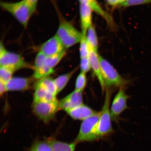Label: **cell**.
<instances>
[{
	"mask_svg": "<svg viewBox=\"0 0 151 151\" xmlns=\"http://www.w3.org/2000/svg\"><path fill=\"white\" fill-rule=\"evenodd\" d=\"M99 61L101 74L106 88H109L111 87L124 88L128 83V81L121 76L107 60L99 55Z\"/></svg>",
	"mask_w": 151,
	"mask_h": 151,
	"instance_id": "1",
	"label": "cell"
},
{
	"mask_svg": "<svg viewBox=\"0 0 151 151\" xmlns=\"http://www.w3.org/2000/svg\"><path fill=\"white\" fill-rule=\"evenodd\" d=\"M4 9L12 15L24 26L27 27L28 22L35 9L32 8L23 0L17 3H1Z\"/></svg>",
	"mask_w": 151,
	"mask_h": 151,
	"instance_id": "2",
	"label": "cell"
},
{
	"mask_svg": "<svg viewBox=\"0 0 151 151\" xmlns=\"http://www.w3.org/2000/svg\"><path fill=\"white\" fill-rule=\"evenodd\" d=\"M112 91L109 88L106 89L104 103L100 115L97 127L98 139L103 138L113 132L111 116L109 110Z\"/></svg>",
	"mask_w": 151,
	"mask_h": 151,
	"instance_id": "3",
	"label": "cell"
},
{
	"mask_svg": "<svg viewBox=\"0 0 151 151\" xmlns=\"http://www.w3.org/2000/svg\"><path fill=\"white\" fill-rule=\"evenodd\" d=\"M100 112L83 120L80 131L74 142L78 143L98 140L97 127Z\"/></svg>",
	"mask_w": 151,
	"mask_h": 151,
	"instance_id": "4",
	"label": "cell"
},
{
	"mask_svg": "<svg viewBox=\"0 0 151 151\" xmlns=\"http://www.w3.org/2000/svg\"><path fill=\"white\" fill-rule=\"evenodd\" d=\"M56 35L67 49L80 42L82 34L70 22L63 21L60 23Z\"/></svg>",
	"mask_w": 151,
	"mask_h": 151,
	"instance_id": "5",
	"label": "cell"
},
{
	"mask_svg": "<svg viewBox=\"0 0 151 151\" xmlns=\"http://www.w3.org/2000/svg\"><path fill=\"white\" fill-rule=\"evenodd\" d=\"M1 66L9 67L14 71L24 68H32L24 61L20 55L8 51L1 42L0 47Z\"/></svg>",
	"mask_w": 151,
	"mask_h": 151,
	"instance_id": "6",
	"label": "cell"
},
{
	"mask_svg": "<svg viewBox=\"0 0 151 151\" xmlns=\"http://www.w3.org/2000/svg\"><path fill=\"white\" fill-rule=\"evenodd\" d=\"M33 107L34 113L45 123L53 119L56 112L60 109L58 101L35 102H34Z\"/></svg>",
	"mask_w": 151,
	"mask_h": 151,
	"instance_id": "7",
	"label": "cell"
},
{
	"mask_svg": "<svg viewBox=\"0 0 151 151\" xmlns=\"http://www.w3.org/2000/svg\"><path fill=\"white\" fill-rule=\"evenodd\" d=\"M129 97L126 94L124 87L120 88L113 100L111 108V118L113 119H116L123 112L128 108L127 101Z\"/></svg>",
	"mask_w": 151,
	"mask_h": 151,
	"instance_id": "8",
	"label": "cell"
},
{
	"mask_svg": "<svg viewBox=\"0 0 151 151\" xmlns=\"http://www.w3.org/2000/svg\"><path fill=\"white\" fill-rule=\"evenodd\" d=\"M82 92L75 90L59 102L60 109L66 112L83 104Z\"/></svg>",
	"mask_w": 151,
	"mask_h": 151,
	"instance_id": "9",
	"label": "cell"
},
{
	"mask_svg": "<svg viewBox=\"0 0 151 151\" xmlns=\"http://www.w3.org/2000/svg\"><path fill=\"white\" fill-rule=\"evenodd\" d=\"M65 49L55 35L43 43L40 47V52L47 57L58 53Z\"/></svg>",
	"mask_w": 151,
	"mask_h": 151,
	"instance_id": "10",
	"label": "cell"
},
{
	"mask_svg": "<svg viewBox=\"0 0 151 151\" xmlns=\"http://www.w3.org/2000/svg\"><path fill=\"white\" fill-rule=\"evenodd\" d=\"M31 78L12 77L5 83L6 91H24L29 88L32 83Z\"/></svg>",
	"mask_w": 151,
	"mask_h": 151,
	"instance_id": "11",
	"label": "cell"
},
{
	"mask_svg": "<svg viewBox=\"0 0 151 151\" xmlns=\"http://www.w3.org/2000/svg\"><path fill=\"white\" fill-rule=\"evenodd\" d=\"M89 52L88 58L89 60L91 67L99 80L102 90L104 92L106 88L101 74L99 61V55L98 54V51H96L89 48Z\"/></svg>",
	"mask_w": 151,
	"mask_h": 151,
	"instance_id": "12",
	"label": "cell"
},
{
	"mask_svg": "<svg viewBox=\"0 0 151 151\" xmlns=\"http://www.w3.org/2000/svg\"><path fill=\"white\" fill-rule=\"evenodd\" d=\"M80 11L82 34L87 33L92 25V9L86 4L80 3Z\"/></svg>",
	"mask_w": 151,
	"mask_h": 151,
	"instance_id": "13",
	"label": "cell"
},
{
	"mask_svg": "<svg viewBox=\"0 0 151 151\" xmlns=\"http://www.w3.org/2000/svg\"><path fill=\"white\" fill-rule=\"evenodd\" d=\"M79 1L80 3L88 5L92 11L103 17L110 27H112L114 26V23L112 16L102 8L97 0H79Z\"/></svg>",
	"mask_w": 151,
	"mask_h": 151,
	"instance_id": "14",
	"label": "cell"
},
{
	"mask_svg": "<svg viewBox=\"0 0 151 151\" xmlns=\"http://www.w3.org/2000/svg\"><path fill=\"white\" fill-rule=\"evenodd\" d=\"M97 112L83 104L67 112L74 119L83 120L93 116Z\"/></svg>",
	"mask_w": 151,
	"mask_h": 151,
	"instance_id": "15",
	"label": "cell"
},
{
	"mask_svg": "<svg viewBox=\"0 0 151 151\" xmlns=\"http://www.w3.org/2000/svg\"><path fill=\"white\" fill-rule=\"evenodd\" d=\"M35 88L34 102L39 101L55 102L58 101L56 96L45 88L40 87Z\"/></svg>",
	"mask_w": 151,
	"mask_h": 151,
	"instance_id": "16",
	"label": "cell"
},
{
	"mask_svg": "<svg viewBox=\"0 0 151 151\" xmlns=\"http://www.w3.org/2000/svg\"><path fill=\"white\" fill-rule=\"evenodd\" d=\"M52 151H74L77 144L74 142L69 143L57 140L54 138L48 139Z\"/></svg>",
	"mask_w": 151,
	"mask_h": 151,
	"instance_id": "17",
	"label": "cell"
},
{
	"mask_svg": "<svg viewBox=\"0 0 151 151\" xmlns=\"http://www.w3.org/2000/svg\"><path fill=\"white\" fill-rule=\"evenodd\" d=\"M37 87L44 88L55 96L57 94L54 80L51 77L48 76L39 80L35 85V87Z\"/></svg>",
	"mask_w": 151,
	"mask_h": 151,
	"instance_id": "18",
	"label": "cell"
},
{
	"mask_svg": "<svg viewBox=\"0 0 151 151\" xmlns=\"http://www.w3.org/2000/svg\"><path fill=\"white\" fill-rule=\"evenodd\" d=\"M77 68L70 72L60 76L54 80L56 86L57 94L63 89L68 82L72 76L77 70Z\"/></svg>",
	"mask_w": 151,
	"mask_h": 151,
	"instance_id": "19",
	"label": "cell"
},
{
	"mask_svg": "<svg viewBox=\"0 0 151 151\" xmlns=\"http://www.w3.org/2000/svg\"><path fill=\"white\" fill-rule=\"evenodd\" d=\"M87 40L89 48L98 51L99 42L95 28L92 25L88 28L86 33Z\"/></svg>",
	"mask_w": 151,
	"mask_h": 151,
	"instance_id": "20",
	"label": "cell"
},
{
	"mask_svg": "<svg viewBox=\"0 0 151 151\" xmlns=\"http://www.w3.org/2000/svg\"><path fill=\"white\" fill-rule=\"evenodd\" d=\"M66 54L65 50L58 53L46 57L45 61V65L47 67L53 69Z\"/></svg>",
	"mask_w": 151,
	"mask_h": 151,
	"instance_id": "21",
	"label": "cell"
},
{
	"mask_svg": "<svg viewBox=\"0 0 151 151\" xmlns=\"http://www.w3.org/2000/svg\"><path fill=\"white\" fill-rule=\"evenodd\" d=\"M29 151H52L48 139L36 140L32 145Z\"/></svg>",
	"mask_w": 151,
	"mask_h": 151,
	"instance_id": "22",
	"label": "cell"
},
{
	"mask_svg": "<svg viewBox=\"0 0 151 151\" xmlns=\"http://www.w3.org/2000/svg\"><path fill=\"white\" fill-rule=\"evenodd\" d=\"M54 73V70L53 69L43 66L37 70L34 71V78L40 80L41 78L49 76L50 75Z\"/></svg>",
	"mask_w": 151,
	"mask_h": 151,
	"instance_id": "23",
	"label": "cell"
},
{
	"mask_svg": "<svg viewBox=\"0 0 151 151\" xmlns=\"http://www.w3.org/2000/svg\"><path fill=\"white\" fill-rule=\"evenodd\" d=\"M14 70V69L5 66H1L0 69V81L5 83L12 78Z\"/></svg>",
	"mask_w": 151,
	"mask_h": 151,
	"instance_id": "24",
	"label": "cell"
},
{
	"mask_svg": "<svg viewBox=\"0 0 151 151\" xmlns=\"http://www.w3.org/2000/svg\"><path fill=\"white\" fill-rule=\"evenodd\" d=\"M80 43V52L81 58L88 57L89 49L87 40L86 33L82 34V36Z\"/></svg>",
	"mask_w": 151,
	"mask_h": 151,
	"instance_id": "25",
	"label": "cell"
},
{
	"mask_svg": "<svg viewBox=\"0 0 151 151\" xmlns=\"http://www.w3.org/2000/svg\"><path fill=\"white\" fill-rule=\"evenodd\" d=\"M87 78L86 73L81 72L77 77L76 81L75 90L77 91L82 92L87 84Z\"/></svg>",
	"mask_w": 151,
	"mask_h": 151,
	"instance_id": "26",
	"label": "cell"
},
{
	"mask_svg": "<svg viewBox=\"0 0 151 151\" xmlns=\"http://www.w3.org/2000/svg\"><path fill=\"white\" fill-rule=\"evenodd\" d=\"M46 56L39 52L36 58L35 65L34 66V71L37 70L45 65V61Z\"/></svg>",
	"mask_w": 151,
	"mask_h": 151,
	"instance_id": "27",
	"label": "cell"
},
{
	"mask_svg": "<svg viewBox=\"0 0 151 151\" xmlns=\"http://www.w3.org/2000/svg\"><path fill=\"white\" fill-rule=\"evenodd\" d=\"M148 3H151V0H127L119 6L127 7Z\"/></svg>",
	"mask_w": 151,
	"mask_h": 151,
	"instance_id": "28",
	"label": "cell"
},
{
	"mask_svg": "<svg viewBox=\"0 0 151 151\" xmlns=\"http://www.w3.org/2000/svg\"><path fill=\"white\" fill-rule=\"evenodd\" d=\"M80 68L82 72L86 73L91 68L88 57L81 58Z\"/></svg>",
	"mask_w": 151,
	"mask_h": 151,
	"instance_id": "29",
	"label": "cell"
},
{
	"mask_svg": "<svg viewBox=\"0 0 151 151\" xmlns=\"http://www.w3.org/2000/svg\"><path fill=\"white\" fill-rule=\"evenodd\" d=\"M127 0H110L108 4L112 6H116L117 5H120Z\"/></svg>",
	"mask_w": 151,
	"mask_h": 151,
	"instance_id": "30",
	"label": "cell"
},
{
	"mask_svg": "<svg viewBox=\"0 0 151 151\" xmlns=\"http://www.w3.org/2000/svg\"><path fill=\"white\" fill-rule=\"evenodd\" d=\"M23 1L29 6L35 10L38 0H23Z\"/></svg>",
	"mask_w": 151,
	"mask_h": 151,
	"instance_id": "31",
	"label": "cell"
},
{
	"mask_svg": "<svg viewBox=\"0 0 151 151\" xmlns=\"http://www.w3.org/2000/svg\"><path fill=\"white\" fill-rule=\"evenodd\" d=\"M6 91V88L5 83L2 81H0V94L1 96L4 92Z\"/></svg>",
	"mask_w": 151,
	"mask_h": 151,
	"instance_id": "32",
	"label": "cell"
},
{
	"mask_svg": "<svg viewBox=\"0 0 151 151\" xmlns=\"http://www.w3.org/2000/svg\"><path fill=\"white\" fill-rule=\"evenodd\" d=\"M105 1L108 4L109 1H110V0H105Z\"/></svg>",
	"mask_w": 151,
	"mask_h": 151,
	"instance_id": "33",
	"label": "cell"
}]
</instances>
